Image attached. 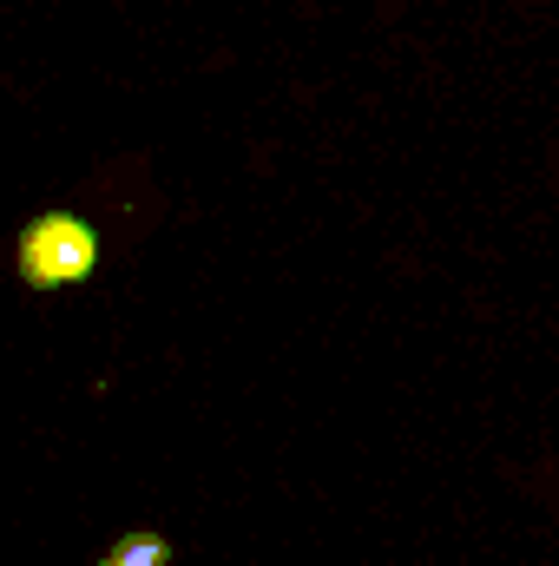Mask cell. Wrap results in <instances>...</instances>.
Listing matches in <instances>:
<instances>
[{
    "label": "cell",
    "instance_id": "2",
    "mask_svg": "<svg viewBox=\"0 0 559 566\" xmlns=\"http://www.w3.org/2000/svg\"><path fill=\"white\" fill-rule=\"evenodd\" d=\"M165 560H171L165 534H126V541H119V547H113L99 566H165Z\"/></svg>",
    "mask_w": 559,
    "mask_h": 566
},
{
    "label": "cell",
    "instance_id": "1",
    "mask_svg": "<svg viewBox=\"0 0 559 566\" xmlns=\"http://www.w3.org/2000/svg\"><path fill=\"white\" fill-rule=\"evenodd\" d=\"M20 283L33 290H66V283H86L99 271V231L73 211H40L27 231H20Z\"/></svg>",
    "mask_w": 559,
    "mask_h": 566
}]
</instances>
